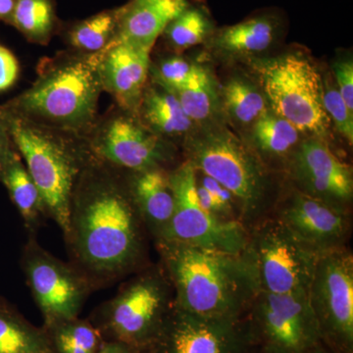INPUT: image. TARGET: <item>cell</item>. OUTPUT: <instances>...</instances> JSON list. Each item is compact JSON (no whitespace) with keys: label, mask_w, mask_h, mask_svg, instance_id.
Listing matches in <instances>:
<instances>
[{"label":"cell","mask_w":353,"mask_h":353,"mask_svg":"<svg viewBox=\"0 0 353 353\" xmlns=\"http://www.w3.org/2000/svg\"><path fill=\"white\" fill-rule=\"evenodd\" d=\"M245 317L263 353H306L322 343L307 296L259 292Z\"/></svg>","instance_id":"11"},{"label":"cell","mask_w":353,"mask_h":353,"mask_svg":"<svg viewBox=\"0 0 353 353\" xmlns=\"http://www.w3.org/2000/svg\"><path fill=\"white\" fill-rule=\"evenodd\" d=\"M255 345L245 316L205 317L173 304L145 353H252Z\"/></svg>","instance_id":"13"},{"label":"cell","mask_w":353,"mask_h":353,"mask_svg":"<svg viewBox=\"0 0 353 353\" xmlns=\"http://www.w3.org/2000/svg\"><path fill=\"white\" fill-rule=\"evenodd\" d=\"M120 16L121 7L95 14L77 23L68 32L69 43L88 54L101 52L117 37Z\"/></svg>","instance_id":"26"},{"label":"cell","mask_w":353,"mask_h":353,"mask_svg":"<svg viewBox=\"0 0 353 353\" xmlns=\"http://www.w3.org/2000/svg\"><path fill=\"white\" fill-rule=\"evenodd\" d=\"M16 154H18V150L11 137L6 112L3 106L0 105V178Z\"/></svg>","instance_id":"35"},{"label":"cell","mask_w":353,"mask_h":353,"mask_svg":"<svg viewBox=\"0 0 353 353\" xmlns=\"http://www.w3.org/2000/svg\"><path fill=\"white\" fill-rule=\"evenodd\" d=\"M20 67L12 51L0 44V92L12 87L19 77Z\"/></svg>","instance_id":"34"},{"label":"cell","mask_w":353,"mask_h":353,"mask_svg":"<svg viewBox=\"0 0 353 353\" xmlns=\"http://www.w3.org/2000/svg\"><path fill=\"white\" fill-rule=\"evenodd\" d=\"M190 4V0H130L121 7L119 28L114 41L152 50L169 23Z\"/></svg>","instance_id":"18"},{"label":"cell","mask_w":353,"mask_h":353,"mask_svg":"<svg viewBox=\"0 0 353 353\" xmlns=\"http://www.w3.org/2000/svg\"><path fill=\"white\" fill-rule=\"evenodd\" d=\"M139 108L146 123L164 136H182L190 131L194 123L183 110L176 95L164 87L148 90L143 95Z\"/></svg>","instance_id":"24"},{"label":"cell","mask_w":353,"mask_h":353,"mask_svg":"<svg viewBox=\"0 0 353 353\" xmlns=\"http://www.w3.org/2000/svg\"><path fill=\"white\" fill-rule=\"evenodd\" d=\"M252 150L267 166L271 160L287 163L299 145V132L273 110L253 124Z\"/></svg>","instance_id":"22"},{"label":"cell","mask_w":353,"mask_h":353,"mask_svg":"<svg viewBox=\"0 0 353 353\" xmlns=\"http://www.w3.org/2000/svg\"><path fill=\"white\" fill-rule=\"evenodd\" d=\"M101 52L48 61L39 69L32 87L3 108L55 131H85L94 124L103 90Z\"/></svg>","instance_id":"3"},{"label":"cell","mask_w":353,"mask_h":353,"mask_svg":"<svg viewBox=\"0 0 353 353\" xmlns=\"http://www.w3.org/2000/svg\"><path fill=\"white\" fill-rule=\"evenodd\" d=\"M241 255L254 274L260 292L303 296H307L320 257L271 214L248 230Z\"/></svg>","instance_id":"7"},{"label":"cell","mask_w":353,"mask_h":353,"mask_svg":"<svg viewBox=\"0 0 353 353\" xmlns=\"http://www.w3.org/2000/svg\"><path fill=\"white\" fill-rule=\"evenodd\" d=\"M323 104L330 120H333L339 132L347 139L350 145L353 141V112L339 92L329 81L323 80Z\"/></svg>","instance_id":"31"},{"label":"cell","mask_w":353,"mask_h":353,"mask_svg":"<svg viewBox=\"0 0 353 353\" xmlns=\"http://www.w3.org/2000/svg\"><path fill=\"white\" fill-rule=\"evenodd\" d=\"M271 215L319 256L347 248L350 238V211L334 208L292 187L279 196Z\"/></svg>","instance_id":"14"},{"label":"cell","mask_w":353,"mask_h":353,"mask_svg":"<svg viewBox=\"0 0 353 353\" xmlns=\"http://www.w3.org/2000/svg\"><path fill=\"white\" fill-rule=\"evenodd\" d=\"M284 29V21L278 13H256L238 24L215 30L213 46L231 54H254L270 48Z\"/></svg>","instance_id":"20"},{"label":"cell","mask_w":353,"mask_h":353,"mask_svg":"<svg viewBox=\"0 0 353 353\" xmlns=\"http://www.w3.org/2000/svg\"><path fill=\"white\" fill-rule=\"evenodd\" d=\"M97 353H134L129 348L117 343L104 341L103 345Z\"/></svg>","instance_id":"37"},{"label":"cell","mask_w":353,"mask_h":353,"mask_svg":"<svg viewBox=\"0 0 353 353\" xmlns=\"http://www.w3.org/2000/svg\"><path fill=\"white\" fill-rule=\"evenodd\" d=\"M170 92L176 95L192 122H201L212 115L216 101L214 85L211 77L201 67L189 82Z\"/></svg>","instance_id":"30"},{"label":"cell","mask_w":353,"mask_h":353,"mask_svg":"<svg viewBox=\"0 0 353 353\" xmlns=\"http://www.w3.org/2000/svg\"><path fill=\"white\" fill-rule=\"evenodd\" d=\"M53 0H17L12 26L32 43L46 46L57 30Z\"/></svg>","instance_id":"27"},{"label":"cell","mask_w":353,"mask_h":353,"mask_svg":"<svg viewBox=\"0 0 353 353\" xmlns=\"http://www.w3.org/2000/svg\"><path fill=\"white\" fill-rule=\"evenodd\" d=\"M214 32V23L208 11L202 6L190 3L169 23L162 36L171 48L181 51L203 43Z\"/></svg>","instance_id":"28"},{"label":"cell","mask_w":353,"mask_h":353,"mask_svg":"<svg viewBox=\"0 0 353 353\" xmlns=\"http://www.w3.org/2000/svg\"><path fill=\"white\" fill-rule=\"evenodd\" d=\"M199 67L181 57L168 58L157 69V78L162 87L169 90H175L189 82Z\"/></svg>","instance_id":"32"},{"label":"cell","mask_w":353,"mask_h":353,"mask_svg":"<svg viewBox=\"0 0 353 353\" xmlns=\"http://www.w3.org/2000/svg\"><path fill=\"white\" fill-rule=\"evenodd\" d=\"M4 110L14 145L38 188L46 216L57 223L65 236L74 190L90 162L75 146L55 134V130Z\"/></svg>","instance_id":"6"},{"label":"cell","mask_w":353,"mask_h":353,"mask_svg":"<svg viewBox=\"0 0 353 353\" xmlns=\"http://www.w3.org/2000/svg\"><path fill=\"white\" fill-rule=\"evenodd\" d=\"M21 264L43 326L79 317L94 289L76 267L44 250L34 236L26 243Z\"/></svg>","instance_id":"12"},{"label":"cell","mask_w":353,"mask_h":353,"mask_svg":"<svg viewBox=\"0 0 353 353\" xmlns=\"http://www.w3.org/2000/svg\"><path fill=\"white\" fill-rule=\"evenodd\" d=\"M252 353H263V352H260V350H259V348L255 347V348H254V350H253Z\"/></svg>","instance_id":"39"},{"label":"cell","mask_w":353,"mask_h":353,"mask_svg":"<svg viewBox=\"0 0 353 353\" xmlns=\"http://www.w3.org/2000/svg\"><path fill=\"white\" fill-rule=\"evenodd\" d=\"M307 299L323 345L332 353H353V255L347 246L319 257Z\"/></svg>","instance_id":"9"},{"label":"cell","mask_w":353,"mask_h":353,"mask_svg":"<svg viewBox=\"0 0 353 353\" xmlns=\"http://www.w3.org/2000/svg\"><path fill=\"white\" fill-rule=\"evenodd\" d=\"M223 101L230 117L241 125L254 124L267 111L265 95L241 79H234L225 85Z\"/></svg>","instance_id":"29"},{"label":"cell","mask_w":353,"mask_h":353,"mask_svg":"<svg viewBox=\"0 0 353 353\" xmlns=\"http://www.w3.org/2000/svg\"><path fill=\"white\" fill-rule=\"evenodd\" d=\"M17 0H0V21L12 25Z\"/></svg>","instance_id":"36"},{"label":"cell","mask_w":353,"mask_h":353,"mask_svg":"<svg viewBox=\"0 0 353 353\" xmlns=\"http://www.w3.org/2000/svg\"><path fill=\"white\" fill-rule=\"evenodd\" d=\"M43 328L53 353H97L104 343L88 319L77 317Z\"/></svg>","instance_id":"25"},{"label":"cell","mask_w":353,"mask_h":353,"mask_svg":"<svg viewBox=\"0 0 353 353\" xmlns=\"http://www.w3.org/2000/svg\"><path fill=\"white\" fill-rule=\"evenodd\" d=\"M143 220L129 189L88 163L77 183L65 241L71 264L94 290L145 266Z\"/></svg>","instance_id":"1"},{"label":"cell","mask_w":353,"mask_h":353,"mask_svg":"<svg viewBox=\"0 0 353 353\" xmlns=\"http://www.w3.org/2000/svg\"><path fill=\"white\" fill-rule=\"evenodd\" d=\"M0 183L8 190L9 196L19 211L29 236H34L46 212L38 188L23 163L19 152L4 169Z\"/></svg>","instance_id":"21"},{"label":"cell","mask_w":353,"mask_h":353,"mask_svg":"<svg viewBox=\"0 0 353 353\" xmlns=\"http://www.w3.org/2000/svg\"><path fill=\"white\" fill-rule=\"evenodd\" d=\"M128 189L146 231L154 241L160 240L174 212L170 172L161 167L132 172Z\"/></svg>","instance_id":"19"},{"label":"cell","mask_w":353,"mask_h":353,"mask_svg":"<svg viewBox=\"0 0 353 353\" xmlns=\"http://www.w3.org/2000/svg\"><path fill=\"white\" fill-rule=\"evenodd\" d=\"M185 150V161L233 194L246 229L271 214L278 199L271 170L252 146L228 130L217 129L190 139Z\"/></svg>","instance_id":"4"},{"label":"cell","mask_w":353,"mask_h":353,"mask_svg":"<svg viewBox=\"0 0 353 353\" xmlns=\"http://www.w3.org/2000/svg\"><path fill=\"white\" fill-rule=\"evenodd\" d=\"M95 152L112 166L132 172L163 168L167 159L157 134L132 118L119 116L109 121L94 146Z\"/></svg>","instance_id":"16"},{"label":"cell","mask_w":353,"mask_h":353,"mask_svg":"<svg viewBox=\"0 0 353 353\" xmlns=\"http://www.w3.org/2000/svg\"><path fill=\"white\" fill-rule=\"evenodd\" d=\"M267 101L279 116L312 139L329 136L331 120L323 104V78L310 59L288 53L256 65Z\"/></svg>","instance_id":"8"},{"label":"cell","mask_w":353,"mask_h":353,"mask_svg":"<svg viewBox=\"0 0 353 353\" xmlns=\"http://www.w3.org/2000/svg\"><path fill=\"white\" fill-rule=\"evenodd\" d=\"M0 353H53L43 328L0 297Z\"/></svg>","instance_id":"23"},{"label":"cell","mask_w":353,"mask_h":353,"mask_svg":"<svg viewBox=\"0 0 353 353\" xmlns=\"http://www.w3.org/2000/svg\"><path fill=\"white\" fill-rule=\"evenodd\" d=\"M150 52L148 48L119 41H112L101 52L102 88L123 108H139L150 72Z\"/></svg>","instance_id":"17"},{"label":"cell","mask_w":353,"mask_h":353,"mask_svg":"<svg viewBox=\"0 0 353 353\" xmlns=\"http://www.w3.org/2000/svg\"><path fill=\"white\" fill-rule=\"evenodd\" d=\"M176 306L213 318L245 316L260 292L241 255L173 241L155 243Z\"/></svg>","instance_id":"2"},{"label":"cell","mask_w":353,"mask_h":353,"mask_svg":"<svg viewBox=\"0 0 353 353\" xmlns=\"http://www.w3.org/2000/svg\"><path fill=\"white\" fill-rule=\"evenodd\" d=\"M294 189L350 211L353 175L350 165L336 157L326 141L310 139L297 145L285 164Z\"/></svg>","instance_id":"15"},{"label":"cell","mask_w":353,"mask_h":353,"mask_svg":"<svg viewBox=\"0 0 353 353\" xmlns=\"http://www.w3.org/2000/svg\"><path fill=\"white\" fill-rule=\"evenodd\" d=\"M336 88L348 109L353 112V63L352 60H341L334 65Z\"/></svg>","instance_id":"33"},{"label":"cell","mask_w":353,"mask_h":353,"mask_svg":"<svg viewBox=\"0 0 353 353\" xmlns=\"http://www.w3.org/2000/svg\"><path fill=\"white\" fill-rule=\"evenodd\" d=\"M174 290L163 266L145 265L119 292L95 309L90 321L104 341L145 353L174 304Z\"/></svg>","instance_id":"5"},{"label":"cell","mask_w":353,"mask_h":353,"mask_svg":"<svg viewBox=\"0 0 353 353\" xmlns=\"http://www.w3.org/2000/svg\"><path fill=\"white\" fill-rule=\"evenodd\" d=\"M174 212L160 240L241 255L248 241V229L240 222H226L209 214L199 204L196 169L190 162L170 172Z\"/></svg>","instance_id":"10"},{"label":"cell","mask_w":353,"mask_h":353,"mask_svg":"<svg viewBox=\"0 0 353 353\" xmlns=\"http://www.w3.org/2000/svg\"><path fill=\"white\" fill-rule=\"evenodd\" d=\"M306 353H332L330 352L328 348L325 347L322 343H320L319 345H316V347L311 348L309 352Z\"/></svg>","instance_id":"38"}]
</instances>
